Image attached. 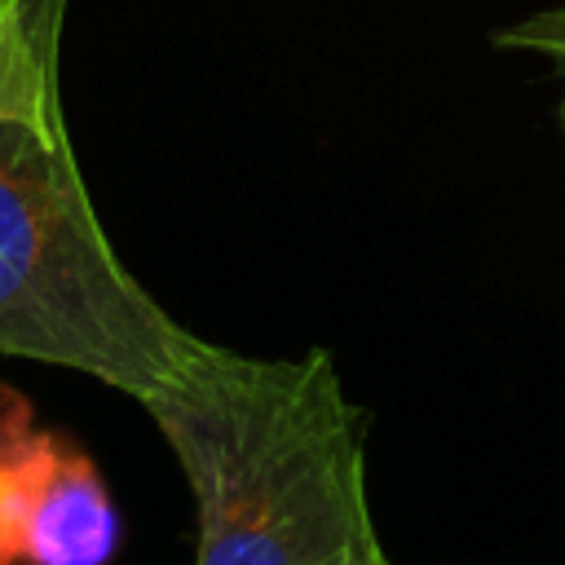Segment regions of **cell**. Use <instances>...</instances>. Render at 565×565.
Returning <instances> with one entry per match:
<instances>
[{
    "label": "cell",
    "mask_w": 565,
    "mask_h": 565,
    "mask_svg": "<svg viewBox=\"0 0 565 565\" xmlns=\"http://www.w3.org/2000/svg\"><path fill=\"white\" fill-rule=\"evenodd\" d=\"M561 119H565V110H561Z\"/></svg>",
    "instance_id": "cell-7"
},
{
    "label": "cell",
    "mask_w": 565,
    "mask_h": 565,
    "mask_svg": "<svg viewBox=\"0 0 565 565\" xmlns=\"http://www.w3.org/2000/svg\"><path fill=\"white\" fill-rule=\"evenodd\" d=\"M66 4L0 9V358L66 366L146 402L203 340L137 282L97 221L62 115Z\"/></svg>",
    "instance_id": "cell-1"
},
{
    "label": "cell",
    "mask_w": 565,
    "mask_h": 565,
    "mask_svg": "<svg viewBox=\"0 0 565 565\" xmlns=\"http://www.w3.org/2000/svg\"><path fill=\"white\" fill-rule=\"evenodd\" d=\"M494 44L499 49H525V53H543L552 57L561 71H565V4L556 9H543L516 26H503L494 31Z\"/></svg>",
    "instance_id": "cell-4"
},
{
    "label": "cell",
    "mask_w": 565,
    "mask_h": 565,
    "mask_svg": "<svg viewBox=\"0 0 565 565\" xmlns=\"http://www.w3.org/2000/svg\"><path fill=\"white\" fill-rule=\"evenodd\" d=\"M115 543L119 512L88 450L0 384V565H106Z\"/></svg>",
    "instance_id": "cell-3"
},
{
    "label": "cell",
    "mask_w": 565,
    "mask_h": 565,
    "mask_svg": "<svg viewBox=\"0 0 565 565\" xmlns=\"http://www.w3.org/2000/svg\"><path fill=\"white\" fill-rule=\"evenodd\" d=\"M380 565H393V561H388V556H384V561H380Z\"/></svg>",
    "instance_id": "cell-6"
},
{
    "label": "cell",
    "mask_w": 565,
    "mask_h": 565,
    "mask_svg": "<svg viewBox=\"0 0 565 565\" xmlns=\"http://www.w3.org/2000/svg\"><path fill=\"white\" fill-rule=\"evenodd\" d=\"M9 4H13V0H0V9H9Z\"/></svg>",
    "instance_id": "cell-5"
},
{
    "label": "cell",
    "mask_w": 565,
    "mask_h": 565,
    "mask_svg": "<svg viewBox=\"0 0 565 565\" xmlns=\"http://www.w3.org/2000/svg\"><path fill=\"white\" fill-rule=\"evenodd\" d=\"M194 512V565H380L362 411L322 349L199 353L146 402Z\"/></svg>",
    "instance_id": "cell-2"
}]
</instances>
